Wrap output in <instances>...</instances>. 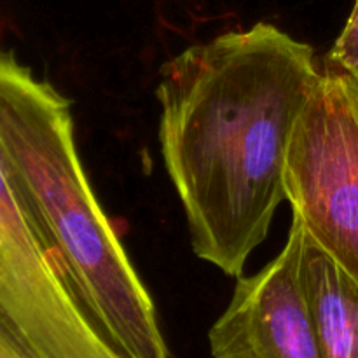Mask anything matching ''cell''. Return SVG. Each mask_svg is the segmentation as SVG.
Segmentation results:
<instances>
[{"instance_id": "1", "label": "cell", "mask_w": 358, "mask_h": 358, "mask_svg": "<svg viewBox=\"0 0 358 358\" xmlns=\"http://www.w3.org/2000/svg\"><path fill=\"white\" fill-rule=\"evenodd\" d=\"M320 69L315 51L269 23L189 45L159 70V145L191 247L243 275L285 201L294 128Z\"/></svg>"}, {"instance_id": "2", "label": "cell", "mask_w": 358, "mask_h": 358, "mask_svg": "<svg viewBox=\"0 0 358 358\" xmlns=\"http://www.w3.org/2000/svg\"><path fill=\"white\" fill-rule=\"evenodd\" d=\"M0 166L91 320L126 358H170L149 290L87 182L70 101L0 49Z\"/></svg>"}, {"instance_id": "3", "label": "cell", "mask_w": 358, "mask_h": 358, "mask_svg": "<svg viewBox=\"0 0 358 358\" xmlns=\"http://www.w3.org/2000/svg\"><path fill=\"white\" fill-rule=\"evenodd\" d=\"M292 219L358 282V76L324 65L283 170Z\"/></svg>"}, {"instance_id": "4", "label": "cell", "mask_w": 358, "mask_h": 358, "mask_svg": "<svg viewBox=\"0 0 358 358\" xmlns=\"http://www.w3.org/2000/svg\"><path fill=\"white\" fill-rule=\"evenodd\" d=\"M0 325L31 358H126L77 301L0 166Z\"/></svg>"}, {"instance_id": "5", "label": "cell", "mask_w": 358, "mask_h": 358, "mask_svg": "<svg viewBox=\"0 0 358 358\" xmlns=\"http://www.w3.org/2000/svg\"><path fill=\"white\" fill-rule=\"evenodd\" d=\"M212 358H322L292 248L252 276H238L208 332Z\"/></svg>"}, {"instance_id": "6", "label": "cell", "mask_w": 358, "mask_h": 358, "mask_svg": "<svg viewBox=\"0 0 358 358\" xmlns=\"http://www.w3.org/2000/svg\"><path fill=\"white\" fill-rule=\"evenodd\" d=\"M287 243L313 317L322 358H358V282L292 219Z\"/></svg>"}, {"instance_id": "7", "label": "cell", "mask_w": 358, "mask_h": 358, "mask_svg": "<svg viewBox=\"0 0 358 358\" xmlns=\"http://www.w3.org/2000/svg\"><path fill=\"white\" fill-rule=\"evenodd\" d=\"M325 65L336 66V69L358 76V0L353 3L352 13L346 20L338 41L329 51Z\"/></svg>"}, {"instance_id": "8", "label": "cell", "mask_w": 358, "mask_h": 358, "mask_svg": "<svg viewBox=\"0 0 358 358\" xmlns=\"http://www.w3.org/2000/svg\"><path fill=\"white\" fill-rule=\"evenodd\" d=\"M0 358H31L2 325H0Z\"/></svg>"}]
</instances>
